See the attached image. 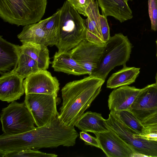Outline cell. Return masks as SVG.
Masks as SVG:
<instances>
[{"instance_id": "1", "label": "cell", "mask_w": 157, "mask_h": 157, "mask_svg": "<svg viewBox=\"0 0 157 157\" xmlns=\"http://www.w3.org/2000/svg\"><path fill=\"white\" fill-rule=\"evenodd\" d=\"M59 115V113L46 124L23 133L14 135L3 133L0 136V151L74 146L79 134L74 126L64 125Z\"/></svg>"}, {"instance_id": "2", "label": "cell", "mask_w": 157, "mask_h": 157, "mask_svg": "<svg viewBox=\"0 0 157 157\" xmlns=\"http://www.w3.org/2000/svg\"><path fill=\"white\" fill-rule=\"evenodd\" d=\"M105 81L89 75L67 83L61 90L63 102L59 119L67 126H75L100 93Z\"/></svg>"}, {"instance_id": "3", "label": "cell", "mask_w": 157, "mask_h": 157, "mask_svg": "<svg viewBox=\"0 0 157 157\" xmlns=\"http://www.w3.org/2000/svg\"><path fill=\"white\" fill-rule=\"evenodd\" d=\"M85 20L67 1L60 8L57 31L58 52H68L86 39Z\"/></svg>"}, {"instance_id": "4", "label": "cell", "mask_w": 157, "mask_h": 157, "mask_svg": "<svg viewBox=\"0 0 157 157\" xmlns=\"http://www.w3.org/2000/svg\"><path fill=\"white\" fill-rule=\"evenodd\" d=\"M48 0H0V17L5 22L25 26L41 20Z\"/></svg>"}, {"instance_id": "5", "label": "cell", "mask_w": 157, "mask_h": 157, "mask_svg": "<svg viewBox=\"0 0 157 157\" xmlns=\"http://www.w3.org/2000/svg\"><path fill=\"white\" fill-rule=\"evenodd\" d=\"M132 46L127 36L121 33L110 37L105 43L96 68L91 75L105 81L115 67L124 65L130 57Z\"/></svg>"}, {"instance_id": "6", "label": "cell", "mask_w": 157, "mask_h": 157, "mask_svg": "<svg viewBox=\"0 0 157 157\" xmlns=\"http://www.w3.org/2000/svg\"><path fill=\"white\" fill-rule=\"evenodd\" d=\"M0 121L3 133L6 135L23 133L36 128L33 117L24 102L14 101L2 108Z\"/></svg>"}, {"instance_id": "7", "label": "cell", "mask_w": 157, "mask_h": 157, "mask_svg": "<svg viewBox=\"0 0 157 157\" xmlns=\"http://www.w3.org/2000/svg\"><path fill=\"white\" fill-rule=\"evenodd\" d=\"M106 121L109 129L129 145L142 156L157 157V141L142 138L126 125L115 112L110 111Z\"/></svg>"}, {"instance_id": "8", "label": "cell", "mask_w": 157, "mask_h": 157, "mask_svg": "<svg viewBox=\"0 0 157 157\" xmlns=\"http://www.w3.org/2000/svg\"><path fill=\"white\" fill-rule=\"evenodd\" d=\"M57 94H25L24 102L30 112L37 127L43 126L59 114L57 109Z\"/></svg>"}, {"instance_id": "9", "label": "cell", "mask_w": 157, "mask_h": 157, "mask_svg": "<svg viewBox=\"0 0 157 157\" xmlns=\"http://www.w3.org/2000/svg\"><path fill=\"white\" fill-rule=\"evenodd\" d=\"M105 45L95 44L85 39L69 52L72 58L91 75L97 67Z\"/></svg>"}, {"instance_id": "10", "label": "cell", "mask_w": 157, "mask_h": 157, "mask_svg": "<svg viewBox=\"0 0 157 157\" xmlns=\"http://www.w3.org/2000/svg\"><path fill=\"white\" fill-rule=\"evenodd\" d=\"M25 94H58L59 83L56 77L47 70H41L25 78L23 81Z\"/></svg>"}, {"instance_id": "11", "label": "cell", "mask_w": 157, "mask_h": 157, "mask_svg": "<svg viewBox=\"0 0 157 157\" xmlns=\"http://www.w3.org/2000/svg\"><path fill=\"white\" fill-rule=\"evenodd\" d=\"M129 110L141 122L157 113V84L141 89Z\"/></svg>"}, {"instance_id": "12", "label": "cell", "mask_w": 157, "mask_h": 157, "mask_svg": "<svg viewBox=\"0 0 157 157\" xmlns=\"http://www.w3.org/2000/svg\"><path fill=\"white\" fill-rule=\"evenodd\" d=\"M94 134L101 149L108 157H132L135 153L132 148L111 130Z\"/></svg>"}, {"instance_id": "13", "label": "cell", "mask_w": 157, "mask_h": 157, "mask_svg": "<svg viewBox=\"0 0 157 157\" xmlns=\"http://www.w3.org/2000/svg\"><path fill=\"white\" fill-rule=\"evenodd\" d=\"M17 37L22 43H30L46 46H56L58 40L57 32L44 30L40 21L24 26Z\"/></svg>"}, {"instance_id": "14", "label": "cell", "mask_w": 157, "mask_h": 157, "mask_svg": "<svg viewBox=\"0 0 157 157\" xmlns=\"http://www.w3.org/2000/svg\"><path fill=\"white\" fill-rule=\"evenodd\" d=\"M24 79L13 71L2 74L0 78V99L11 102L25 93Z\"/></svg>"}, {"instance_id": "15", "label": "cell", "mask_w": 157, "mask_h": 157, "mask_svg": "<svg viewBox=\"0 0 157 157\" xmlns=\"http://www.w3.org/2000/svg\"><path fill=\"white\" fill-rule=\"evenodd\" d=\"M141 90L128 85L113 90L109 96L108 106L109 109L115 112L129 110Z\"/></svg>"}, {"instance_id": "16", "label": "cell", "mask_w": 157, "mask_h": 157, "mask_svg": "<svg viewBox=\"0 0 157 157\" xmlns=\"http://www.w3.org/2000/svg\"><path fill=\"white\" fill-rule=\"evenodd\" d=\"M102 14L111 16L121 23L133 17L132 11L126 0H97Z\"/></svg>"}, {"instance_id": "17", "label": "cell", "mask_w": 157, "mask_h": 157, "mask_svg": "<svg viewBox=\"0 0 157 157\" xmlns=\"http://www.w3.org/2000/svg\"><path fill=\"white\" fill-rule=\"evenodd\" d=\"M0 51L1 74L15 69L20 53L19 46L7 41L1 36Z\"/></svg>"}, {"instance_id": "18", "label": "cell", "mask_w": 157, "mask_h": 157, "mask_svg": "<svg viewBox=\"0 0 157 157\" xmlns=\"http://www.w3.org/2000/svg\"><path fill=\"white\" fill-rule=\"evenodd\" d=\"M52 64L55 71L75 75L88 74L87 71L72 58L69 51L56 52Z\"/></svg>"}, {"instance_id": "19", "label": "cell", "mask_w": 157, "mask_h": 157, "mask_svg": "<svg viewBox=\"0 0 157 157\" xmlns=\"http://www.w3.org/2000/svg\"><path fill=\"white\" fill-rule=\"evenodd\" d=\"M75 126L82 131L94 134L109 131L106 120L103 118L101 114L91 111L84 113Z\"/></svg>"}, {"instance_id": "20", "label": "cell", "mask_w": 157, "mask_h": 157, "mask_svg": "<svg viewBox=\"0 0 157 157\" xmlns=\"http://www.w3.org/2000/svg\"><path fill=\"white\" fill-rule=\"evenodd\" d=\"M20 52L35 60L41 70H47L51 63L47 46L30 43H23L19 46Z\"/></svg>"}, {"instance_id": "21", "label": "cell", "mask_w": 157, "mask_h": 157, "mask_svg": "<svg viewBox=\"0 0 157 157\" xmlns=\"http://www.w3.org/2000/svg\"><path fill=\"white\" fill-rule=\"evenodd\" d=\"M122 68L113 73L108 79L106 87L114 89L128 85L135 82L140 73V68L127 67L124 65Z\"/></svg>"}, {"instance_id": "22", "label": "cell", "mask_w": 157, "mask_h": 157, "mask_svg": "<svg viewBox=\"0 0 157 157\" xmlns=\"http://www.w3.org/2000/svg\"><path fill=\"white\" fill-rule=\"evenodd\" d=\"M41 70L35 60L27 55L20 52L17 67L13 71L24 79Z\"/></svg>"}, {"instance_id": "23", "label": "cell", "mask_w": 157, "mask_h": 157, "mask_svg": "<svg viewBox=\"0 0 157 157\" xmlns=\"http://www.w3.org/2000/svg\"><path fill=\"white\" fill-rule=\"evenodd\" d=\"M115 113L123 122L136 133L144 134L145 127L130 111L123 110Z\"/></svg>"}, {"instance_id": "24", "label": "cell", "mask_w": 157, "mask_h": 157, "mask_svg": "<svg viewBox=\"0 0 157 157\" xmlns=\"http://www.w3.org/2000/svg\"><path fill=\"white\" fill-rule=\"evenodd\" d=\"M26 149L19 151L7 152L0 151L1 157H56L55 154L47 153L37 150Z\"/></svg>"}, {"instance_id": "25", "label": "cell", "mask_w": 157, "mask_h": 157, "mask_svg": "<svg viewBox=\"0 0 157 157\" xmlns=\"http://www.w3.org/2000/svg\"><path fill=\"white\" fill-rule=\"evenodd\" d=\"M86 13L87 18L98 29L101 33L99 19L100 14L97 0H94L90 3L86 9Z\"/></svg>"}, {"instance_id": "26", "label": "cell", "mask_w": 157, "mask_h": 157, "mask_svg": "<svg viewBox=\"0 0 157 157\" xmlns=\"http://www.w3.org/2000/svg\"><path fill=\"white\" fill-rule=\"evenodd\" d=\"M60 9L52 16L40 21L42 28L48 31L57 32L59 24Z\"/></svg>"}, {"instance_id": "27", "label": "cell", "mask_w": 157, "mask_h": 157, "mask_svg": "<svg viewBox=\"0 0 157 157\" xmlns=\"http://www.w3.org/2000/svg\"><path fill=\"white\" fill-rule=\"evenodd\" d=\"M148 4L151 29L157 31V0H148Z\"/></svg>"}, {"instance_id": "28", "label": "cell", "mask_w": 157, "mask_h": 157, "mask_svg": "<svg viewBox=\"0 0 157 157\" xmlns=\"http://www.w3.org/2000/svg\"><path fill=\"white\" fill-rule=\"evenodd\" d=\"M68 1L78 12L87 17L86 9L90 3L94 0H66Z\"/></svg>"}, {"instance_id": "29", "label": "cell", "mask_w": 157, "mask_h": 157, "mask_svg": "<svg viewBox=\"0 0 157 157\" xmlns=\"http://www.w3.org/2000/svg\"><path fill=\"white\" fill-rule=\"evenodd\" d=\"M100 23L101 33L102 40L105 43L110 37L109 28L107 17L103 15H100Z\"/></svg>"}, {"instance_id": "30", "label": "cell", "mask_w": 157, "mask_h": 157, "mask_svg": "<svg viewBox=\"0 0 157 157\" xmlns=\"http://www.w3.org/2000/svg\"><path fill=\"white\" fill-rule=\"evenodd\" d=\"M138 135L143 138L157 141V124L145 127L144 134Z\"/></svg>"}, {"instance_id": "31", "label": "cell", "mask_w": 157, "mask_h": 157, "mask_svg": "<svg viewBox=\"0 0 157 157\" xmlns=\"http://www.w3.org/2000/svg\"><path fill=\"white\" fill-rule=\"evenodd\" d=\"M80 138L84 141L86 145L94 146L101 149L100 144L97 138L90 136L86 132L83 131L81 132H80Z\"/></svg>"}, {"instance_id": "32", "label": "cell", "mask_w": 157, "mask_h": 157, "mask_svg": "<svg viewBox=\"0 0 157 157\" xmlns=\"http://www.w3.org/2000/svg\"><path fill=\"white\" fill-rule=\"evenodd\" d=\"M141 122L144 127L157 124V113L147 118Z\"/></svg>"}, {"instance_id": "33", "label": "cell", "mask_w": 157, "mask_h": 157, "mask_svg": "<svg viewBox=\"0 0 157 157\" xmlns=\"http://www.w3.org/2000/svg\"><path fill=\"white\" fill-rule=\"evenodd\" d=\"M155 82H156L155 83L156 84H157V73L156 76H155Z\"/></svg>"}, {"instance_id": "34", "label": "cell", "mask_w": 157, "mask_h": 157, "mask_svg": "<svg viewBox=\"0 0 157 157\" xmlns=\"http://www.w3.org/2000/svg\"><path fill=\"white\" fill-rule=\"evenodd\" d=\"M156 42V57H157V39L155 41Z\"/></svg>"}, {"instance_id": "35", "label": "cell", "mask_w": 157, "mask_h": 157, "mask_svg": "<svg viewBox=\"0 0 157 157\" xmlns=\"http://www.w3.org/2000/svg\"><path fill=\"white\" fill-rule=\"evenodd\" d=\"M128 2L129 1H132V0H126Z\"/></svg>"}]
</instances>
